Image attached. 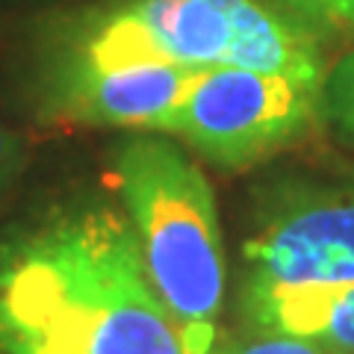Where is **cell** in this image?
<instances>
[{
    "mask_svg": "<svg viewBox=\"0 0 354 354\" xmlns=\"http://www.w3.org/2000/svg\"><path fill=\"white\" fill-rule=\"evenodd\" d=\"M0 354H186L127 216L74 207L0 245Z\"/></svg>",
    "mask_w": 354,
    "mask_h": 354,
    "instance_id": "1",
    "label": "cell"
},
{
    "mask_svg": "<svg viewBox=\"0 0 354 354\" xmlns=\"http://www.w3.org/2000/svg\"><path fill=\"white\" fill-rule=\"evenodd\" d=\"M113 180L148 281L186 354H213L225 307V248L207 174L174 142L136 136L118 148Z\"/></svg>",
    "mask_w": 354,
    "mask_h": 354,
    "instance_id": "2",
    "label": "cell"
},
{
    "mask_svg": "<svg viewBox=\"0 0 354 354\" xmlns=\"http://www.w3.org/2000/svg\"><path fill=\"white\" fill-rule=\"evenodd\" d=\"M62 53L95 68H248L319 86L328 74L310 30L266 0H127L88 15Z\"/></svg>",
    "mask_w": 354,
    "mask_h": 354,
    "instance_id": "3",
    "label": "cell"
},
{
    "mask_svg": "<svg viewBox=\"0 0 354 354\" xmlns=\"http://www.w3.org/2000/svg\"><path fill=\"white\" fill-rule=\"evenodd\" d=\"M319 83L248 68H204L160 133L186 139L221 169H248L313 127L322 109Z\"/></svg>",
    "mask_w": 354,
    "mask_h": 354,
    "instance_id": "4",
    "label": "cell"
},
{
    "mask_svg": "<svg viewBox=\"0 0 354 354\" xmlns=\"http://www.w3.org/2000/svg\"><path fill=\"white\" fill-rule=\"evenodd\" d=\"M242 254V298L354 286V189L283 198Z\"/></svg>",
    "mask_w": 354,
    "mask_h": 354,
    "instance_id": "5",
    "label": "cell"
},
{
    "mask_svg": "<svg viewBox=\"0 0 354 354\" xmlns=\"http://www.w3.org/2000/svg\"><path fill=\"white\" fill-rule=\"evenodd\" d=\"M195 74V68L162 62L95 68L62 53L44 86V101L53 115L74 124L162 130Z\"/></svg>",
    "mask_w": 354,
    "mask_h": 354,
    "instance_id": "6",
    "label": "cell"
},
{
    "mask_svg": "<svg viewBox=\"0 0 354 354\" xmlns=\"http://www.w3.org/2000/svg\"><path fill=\"white\" fill-rule=\"evenodd\" d=\"M242 313L251 328L310 337L337 354H354V286L251 295L242 298Z\"/></svg>",
    "mask_w": 354,
    "mask_h": 354,
    "instance_id": "7",
    "label": "cell"
},
{
    "mask_svg": "<svg viewBox=\"0 0 354 354\" xmlns=\"http://www.w3.org/2000/svg\"><path fill=\"white\" fill-rule=\"evenodd\" d=\"M322 109L348 139H354V50L325 74Z\"/></svg>",
    "mask_w": 354,
    "mask_h": 354,
    "instance_id": "8",
    "label": "cell"
},
{
    "mask_svg": "<svg viewBox=\"0 0 354 354\" xmlns=\"http://www.w3.org/2000/svg\"><path fill=\"white\" fill-rule=\"evenodd\" d=\"M213 354H337V351L328 348L325 342H319V339H310V337L254 328V334H248L245 339L213 348Z\"/></svg>",
    "mask_w": 354,
    "mask_h": 354,
    "instance_id": "9",
    "label": "cell"
},
{
    "mask_svg": "<svg viewBox=\"0 0 354 354\" xmlns=\"http://www.w3.org/2000/svg\"><path fill=\"white\" fill-rule=\"evenodd\" d=\"M286 15L313 21V24L354 27V0H266Z\"/></svg>",
    "mask_w": 354,
    "mask_h": 354,
    "instance_id": "10",
    "label": "cell"
},
{
    "mask_svg": "<svg viewBox=\"0 0 354 354\" xmlns=\"http://www.w3.org/2000/svg\"><path fill=\"white\" fill-rule=\"evenodd\" d=\"M21 165H24V151H21V139L6 127V121L0 118V195H3L12 180L18 177Z\"/></svg>",
    "mask_w": 354,
    "mask_h": 354,
    "instance_id": "11",
    "label": "cell"
}]
</instances>
